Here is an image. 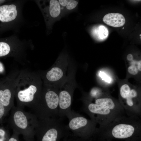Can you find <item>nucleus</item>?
Listing matches in <instances>:
<instances>
[{"label": "nucleus", "mask_w": 141, "mask_h": 141, "mask_svg": "<svg viewBox=\"0 0 141 141\" xmlns=\"http://www.w3.org/2000/svg\"><path fill=\"white\" fill-rule=\"evenodd\" d=\"M41 85L39 77L35 72L26 69L19 72L15 96L17 106L32 108L42 90Z\"/></svg>", "instance_id": "f257e3e1"}, {"label": "nucleus", "mask_w": 141, "mask_h": 141, "mask_svg": "<svg viewBox=\"0 0 141 141\" xmlns=\"http://www.w3.org/2000/svg\"><path fill=\"white\" fill-rule=\"evenodd\" d=\"M141 131V118L136 115H125L97 127L93 135L124 139L139 135Z\"/></svg>", "instance_id": "f03ea898"}, {"label": "nucleus", "mask_w": 141, "mask_h": 141, "mask_svg": "<svg viewBox=\"0 0 141 141\" xmlns=\"http://www.w3.org/2000/svg\"><path fill=\"white\" fill-rule=\"evenodd\" d=\"M11 110L8 123L13 131L22 135L24 140L34 139L35 129L38 121L36 115L14 105Z\"/></svg>", "instance_id": "7ed1b4c3"}, {"label": "nucleus", "mask_w": 141, "mask_h": 141, "mask_svg": "<svg viewBox=\"0 0 141 141\" xmlns=\"http://www.w3.org/2000/svg\"><path fill=\"white\" fill-rule=\"evenodd\" d=\"M69 131L67 125L57 118L38 119L34 136L36 141H57L68 134Z\"/></svg>", "instance_id": "20e7f679"}, {"label": "nucleus", "mask_w": 141, "mask_h": 141, "mask_svg": "<svg viewBox=\"0 0 141 141\" xmlns=\"http://www.w3.org/2000/svg\"><path fill=\"white\" fill-rule=\"evenodd\" d=\"M42 89L37 100L31 108L38 119L57 118L58 116V92L50 87Z\"/></svg>", "instance_id": "39448f33"}, {"label": "nucleus", "mask_w": 141, "mask_h": 141, "mask_svg": "<svg viewBox=\"0 0 141 141\" xmlns=\"http://www.w3.org/2000/svg\"><path fill=\"white\" fill-rule=\"evenodd\" d=\"M24 2L8 1L0 6V33L15 28L20 25Z\"/></svg>", "instance_id": "423d86ee"}, {"label": "nucleus", "mask_w": 141, "mask_h": 141, "mask_svg": "<svg viewBox=\"0 0 141 141\" xmlns=\"http://www.w3.org/2000/svg\"><path fill=\"white\" fill-rule=\"evenodd\" d=\"M119 102L128 116L136 115L141 118L140 93L136 89L131 88L127 84L120 87Z\"/></svg>", "instance_id": "0eeeda50"}, {"label": "nucleus", "mask_w": 141, "mask_h": 141, "mask_svg": "<svg viewBox=\"0 0 141 141\" xmlns=\"http://www.w3.org/2000/svg\"><path fill=\"white\" fill-rule=\"evenodd\" d=\"M66 117L68 120V128L75 136L86 138L93 135L97 127L95 122L73 110Z\"/></svg>", "instance_id": "6e6552de"}, {"label": "nucleus", "mask_w": 141, "mask_h": 141, "mask_svg": "<svg viewBox=\"0 0 141 141\" xmlns=\"http://www.w3.org/2000/svg\"><path fill=\"white\" fill-rule=\"evenodd\" d=\"M83 102V111L99 126L105 125L115 118L123 116L101 105L84 100Z\"/></svg>", "instance_id": "1a4fd4ad"}, {"label": "nucleus", "mask_w": 141, "mask_h": 141, "mask_svg": "<svg viewBox=\"0 0 141 141\" xmlns=\"http://www.w3.org/2000/svg\"><path fill=\"white\" fill-rule=\"evenodd\" d=\"M19 73L14 72L0 78V101L6 108L8 113L14 105L16 80Z\"/></svg>", "instance_id": "9d476101"}, {"label": "nucleus", "mask_w": 141, "mask_h": 141, "mask_svg": "<svg viewBox=\"0 0 141 141\" xmlns=\"http://www.w3.org/2000/svg\"><path fill=\"white\" fill-rule=\"evenodd\" d=\"M35 2L43 15L46 28L51 30L54 23L62 16L58 0H38Z\"/></svg>", "instance_id": "9b49d317"}, {"label": "nucleus", "mask_w": 141, "mask_h": 141, "mask_svg": "<svg viewBox=\"0 0 141 141\" xmlns=\"http://www.w3.org/2000/svg\"><path fill=\"white\" fill-rule=\"evenodd\" d=\"M28 45L15 36L0 38V58L9 56L19 58Z\"/></svg>", "instance_id": "f8f14e48"}, {"label": "nucleus", "mask_w": 141, "mask_h": 141, "mask_svg": "<svg viewBox=\"0 0 141 141\" xmlns=\"http://www.w3.org/2000/svg\"><path fill=\"white\" fill-rule=\"evenodd\" d=\"M73 92L71 89H66L59 92L58 116H66L71 111Z\"/></svg>", "instance_id": "ddd939ff"}, {"label": "nucleus", "mask_w": 141, "mask_h": 141, "mask_svg": "<svg viewBox=\"0 0 141 141\" xmlns=\"http://www.w3.org/2000/svg\"><path fill=\"white\" fill-rule=\"evenodd\" d=\"M94 103L105 107L121 115H126L125 111L119 101L108 95L95 99Z\"/></svg>", "instance_id": "4468645a"}, {"label": "nucleus", "mask_w": 141, "mask_h": 141, "mask_svg": "<svg viewBox=\"0 0 141 141\" xmlns=\"http://www.w3.org/2000/svg\"><path fill=\"white\" fill-rule=\"evenodd\" d=\"M64 72L62 68L58 66H54L48 70L44 76L46 86L49 84L60 80L63 77Z\"/></svg>", "instance_id": "2eb2a0df"}, {"label": "nucleus", "mask_w": 141, "mask_h": 141, "mask_svg": "<svg viewBox=\"0 0 141 141\" xmlns=\"http://www.w3.org/2000/svg\"><path fill=\"white\" fill-rule=\"evenodd\" d=\"M103 21L107 25L114 27L122 26L125 22L124 16L118 13L108 14L104 16Z\"/></svg>", "instance_id": "dca6fc26"}, {"label": "nucleus", "mask_w": 141, "mask_h": 141, "mask_svg": "<svg viewBox=\"0 0 141 141\" xmlns=\"http://www.w3.org/2000/svg\"><path fill=\"white\" fill-rule=\"evenodd\" d=\"M91 34L95 38L99 40H104L108 36L109 31L105 26L101 25L98 27H93L91 30Z\"/></svg>", "instance_id": "f3484780"}, {"label": "nucleus", "mask_w": 141, "mask_h": 141, "mask_svg": "<svg viewBox=\"0 0 141 141\" xmlns=\"http://www.w3.org/2000/svg\"><path fill=\"white\" fill-rule=\"evenodd\" d=\"M78 2L74 0H68L64 7L61 10L62 16L69 12L72 11L77 7Z\"/></svg>", "instance_id": "a211bd4d"}, {"label": "nucleus", "mask_w": 141, "mask_h": 141, "mask_svg": "<svg viewBox=\"0 0 141 141\" xmlns=\"http://www.w3.org/2000/svg\"><path fill=\"white\" fill-rule=\"evenodd\" d=\"M10 137L6 130L3 127L0 128V141H8Z\"/></svg>", "instance_id": "6ab92c4d"}, {"label": "nucleus", "mask_w": 141, "mask_h": 141, "mask_svg": "<svg viewBox=\"0 0 141 141\" xmlns=\"http://www.w3.org/2000/svg\"><path fill=\"white\" fill-rule=\"evenodd\" d=\"M8 113L6 108L0 101V124L3 123L4 118Z\"/></svg>", "instance_id": "aec40b11"}, {"label": "nucleus", "mask_w": 141, "mask_h": 141, "mask_svg": "<svg viewBox=\"0 0 141 141\" xmlns=\"http://www.w3.org/2000/svg\"><path fill=\"white\" fill-rule=\"evenodd\" d=\"M128 71L130 74L132 75L137 74L138 72L137 67L133 64L130 66L128 67Z\"/></svg>", "instance_id": "412c9836"}, {"label": "nucleus", "mask_w": 141, "mask_h": 141, "mask_svg": "<svg viewBox=\"0 0 141 141\" xmlns=\"http://www.w3.org/2000/svg\"><path fill=\"white\" fill-rule=\"evenodd\" d=\"M20 135L16 132L13 131V133L8 141H20L19 139Z\"/></svg>", "instance_id": "4be33fe9"}, {"label": "nucleus", "mask_w": 141, "mask_h": 141, "mask_svg": "<svg viewBox=\"0 0 141 141\" xmlns=\"http://www.w3.org/2000/svg\"><path fill=\"white\" fill-rule=\"evenodd\" d=\"M5 71L3 63L0 61V74H3Z\"/></svg>", "instance_id": "5701e85b"}, {"label": "nucleus", "mask_w": 141, "mask_h": 141, "mask_svg": "<svg viewBox=\"0 0 141 141\" xmlns=\"http://www.w3.org/2000/svg\"><path fill=\"white\" fill-rule=\"evenodd\" d=\"M127 59L129 61H132L133 60V56L131 54H129L127 56Z\"/></svg>", "instance_id": "b1692460"}, {"label": "nucleus", "mask_w": 141, "mask_h": 141, "mask_svg": "<svg viewBox=\"0 0 141 141\" xmlns=\"http://www.w3.org/2000/svg\"><path fill=\"white\" fill-rule=\"evenodd\" d=\"M137 67L138 71H141V60L139 61L137 63Z\"/></svg>", "instance_id": "393cba45"}, {"label": "nucleus", "mask_w": 141, "mask_h": 141, "mask_svg": "<svg viewBox=\"0 0 141 141\" xmlns=\"http://www.w3.org/2000/svg\"><path fill=\"white\" fill-rule=\"evenodd\" d=\"M8 1L6 0H0V6L4 4Z\"/></svg>", "instance_id": "a878e982"}, {"label": "nucleus", "mask_w": 141, "mask_h": 141, "mask_svg": "<svg viewBox=\"0 0 141 141\" xmlns=\"http://www.w3.org/2000/svg\"><path fill=\"white\" fill-rule=\"evenodd\" d=\"M25 141H34V139H27L24 140Z\"/></svg>", "instance_id": "bb28decb"}]
</instances>
